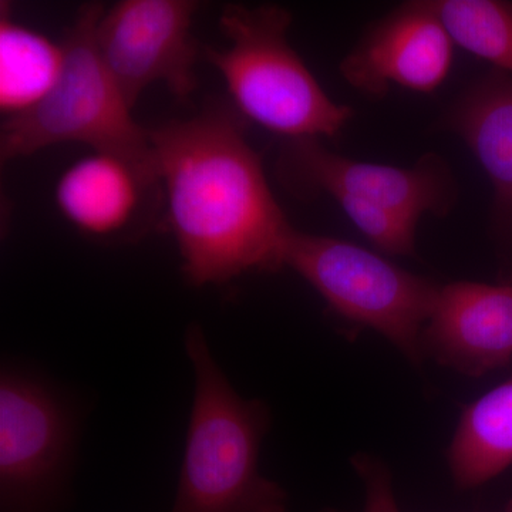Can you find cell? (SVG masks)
<instances>
[{
  "label": "cell",
  "instance_id": "8fae6325",
  "mask_svg": "<svg viewBox=\"0 0 512 512\" xmlns=\"http://www.w3.org/2000/svg\"><path fill=\"white\" fill-rule=\"evenodd\" d=\"M423 356L480 377L512 360V285L458 281L441 286L421 333Z\"/></svg>",
  "mask_w": 512,
  "mask_h": 512
},
{
  "label": "cell",
  "instance_id": "30bf717a",
  "mask_svg": "<svg viewBox=\"0 0 512 512\" xmlns=\"http://www.w3.org/2000/svg\"><path fill=\"white\" fill-rule=\"evenodd\" d=\"M453 60V40L429 2H410L362 37L340 73L369 97L386 96L390 86L431 93L447 79Z\"/></svg>",
  "mask_w": 512,
  "mask_h": 512
},
{
  "label": "cell",
  "instance_id": "ba28073f",
  "mask_svg": "<svg viewBox=\"0 0 512 512\" xmlns=\"http://www.w3.org/2000/svg\"><path fill=\"white\" fill-rule=\"evenodd\" d=\"M278 168L295 190L349 195L400 212L417 224L424 214L443 217L457 200L450 167L434 154L402 168L350 160L328 150L319 138H301L286 141Z\"/></svg>",
  "mask_w": 512,
  "mask_h": 512
},
{
  "label": "cell",
  "instance_id": "6da1fadb",
  "mask_svg": "<svg viewBox=\"0 0 512 512\" xmlns=\"http://www.w3.org/2000/svg\"><path fill=\"white\" fill-rule=\"evenodd\" d=\"M238 111L210 106L150 131L164 215L191 284L284 266L293 231Z\"/></svg>",
  "mask_w": 512,
  "mask_h": 512
},
{
  "label": "cell",
  "instance_id": "2e32d148",
  "mask_svg": "<svg viewBox=\"0 0 512 512\" xmlns=\"http://www.w3.org/2000/svg\"><path fill=\"white\" fill-rule=\"evenodd\" d=\"M349 220L384 254L413 256L416 254L417 222L382 205L349 197L332 195Z\"/></svg>",
  "mask_w": 512,
  "mask_h": 512
},
{
  "label": "cell",
  "instance_id": "7a4b0ae2",
  "mask_svg": "<svg viewBox=\"0 0 512 512\" xmlns=\"http://www.w3.org/2000/svg\"><path fill=\"white\" fill-rule=\"evenodd\" d=\"M185 348L195 399L171 512H288V495L258 468L268 407L232 389L200 326L188 329Z\"/></svg>",
  "mask_w": 512,
  "mask_h": 512
},
{
  "label": "cell",
  "instance_id": "277c9868",
  "mask_svg": "<svg viewBox=\"0 0 512 512\" xmlns=\"http://www.w3.org/2000/svg\"><path fill=\"white\" fill-rule=\"evenodd\" d=\"M104 9L101 3L80 8L64 37L66 59L52 92L32 110L3 121V161L33 156L57 144H83L92 151L153 160L150 131L134 121L133 109L97 46V23Z\"/></svg>",
  "mask_w": 512,
  "mask_h": 512
},
{
  "label": "cell",
  "instance_id": "d6986e66",
  "mask_svg": "<svg viewBox=\"0 0 512 512\" xmlns=\"http://www.w3.org/2000/svg\"><path fill=\"white\" fill-rule=\"evenodd\" d=\"M326 512H339V511H326Z\"/></svg>",
  "mask_w": 512,
  "mask_h": 512
},
{
  "label": "cell",
  "instance_id": "9c48e42d",
  "mask_svg": "<svg viewBox=\"0 0 512 512\" xmlns=\"http://www.w3.org/2000/svg\"><path fill=\"white\" fill-rule=\"evenodd\" d=\"M56 204L64 220L99 241L130 238L150 227L164 208L153 160L92 151L59 178Z\"/></svg>",
  "mask_w": 512,
  "mask_h": 512
},
{
  "label": "cell",
  "instance_id": "5bb4252c",
  "mask_svg": "<svg viewBox=\"0 0 512 512\" xmlns=\"http://www.w3.org/2000/svg\"><path fill=\"white\" fill-rule=\"evenodd\" d=\"M66 50L63 43L20 25L0 6V111L6 119L32 110L56 86Z\"/></svg>",
  "mask_w": 512,
  "mask_h": 512
},
{
  "label": "cell",
  "instance_id": "8992f818",
  "mask_svg": "<svg viewBox=\"0 0 512 512\" xmlns=\"http://www.w3.org/2000/svg\"><path fill=\"white\" fill-rule=\"evenodd\" d=\"M194 0H121L97 23L100 55L131 109L147 87L164 83L178 99L197 89Z\"/></svg>",
  "mask_w": 512,
  "mask_h": 512
},
{
  "label": "cell",
  "instance_id": "52a82bcc",
  "mask_svg": "<svg viewBox=\"0 0 512 512\" xmlns=\"http://www.w3.org/2000/svg\"><path fill=\"white\" fill-rule=\"evenodd\" d=\"M72 441L59 399L28 377L3 373L0 384L2 512H49Z\"/></svg>",
  "mask_w": 512,
  "mask_h": 512
},
{
  "label": "cell",
  "instance_id": "e0dca14e",
  "mask_svg": "<svg viewBox=\"0 0 512 512\" xmlns=\"http://www.w3.org/2000/svg\"><path fill=\"white\" fill-rule=\"evenodd\" d=\"M352 466L366 488L365 512H400L393 493L389 468L379 458L357 454Z\"/></svg>",
  "mask_w": 512,
  "mask_h": 512
},
{
  "label": "cell",
  "instance_id": "ac0fdd59",
  "mask_svg": "<svg viewBox=\"0 0 512 512\" xmlns=\"http://www.w3.org/2000/svg\"><path fill=\"white\" fill-rule=\"evenodd\" d=\"M505 512H512V500L507 504V508H505Z\"/></svg>",
  "mask_w": 512,
  "mask_h": 512
},
{
  "label": "cell",
  "instance_id": "3957f363",
  "mask_svg": "<svg viewBox=\"0 0 512 512\" xmlns=\"http://www.w3.org/2000/svg\"><path fill=\"white\" fill-rule=\"evenodd\" d=\"M292 15L275 5L229 3L220 25L224 47H207L234 109L288 140L338 136L353 110L335 103L288 42Z\"/></svg>",
  "mask_w": 512,
  "mask_h": 512
},
{
  "label": "cell",
  "instance_id": "7c38bea8",
  "mask_svg": "<svg viewBox=\"0 0 512 512\" xmlns=\"http://www.w3.org/2000/svg\"><path fill=\"white\" fill-rule=\"evenodd\" d=\"M451 128L480 161L495 192V217L512 231V77L494 72L467 90L451 110Z\"/></svg>",
  "mask_w": 512,
  "mask_h": 512
},
{
  "label": "cell",
  "instance_id": "5b68a950",
  "mask_svg": "<svg viewBox=\"0 0 512 512\" xmlns=\"http://www.w3.org/2000/svg\"><path fill=\"white\" fill-rule=\"evenodd\" d=\"M284 266L309 282L339 318L376 330L420 366L421 333L441 286L342 239L293 229Z\"/></svg>",
  "mask_w": 512,
  "mask_h": 512
},
{
  "label": "cell",
  "instance_id": "4fadbf2b",
  "mask_svg": "<svg viewBox=\"0 0 512 512\" xmlns=\"http://www.w3.org/2000/svg\"><path fill=\"white\" fill-rule=\"evenodd\" d=\"M447 460L461 490L480 487L512 466V379L464 409Z\"/></svg>",
  "mask_w": 512,
  "mask_h": 512
},
{
  "label": "cell",
  "instance_id": "9a60e30c",
  "mask_svg": "<svg viewBox=\"0 0 512 512\" xmlns=\"http://www.w3.org/2000/svg\"><path fill=\"white\" fill-rule=\"evenodd\" d=\"M448 36L498 72L512 74V3L500 0L429 2Z\"/></svg>",
  "mask_w": 512,
  "mask_h": 512
}]
</instances>
